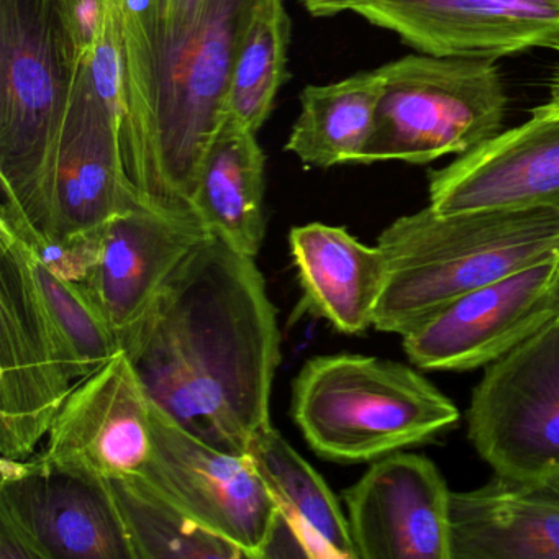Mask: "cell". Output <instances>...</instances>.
Listing matches in <instances>:
<instances>
[{
  "label": "cell",
  "mask_w": 559,
  "mask_h": 559,
  "mask_svg": "<svg viewBox=\"0 0 559 559\" xmlns=\"http://www.w3.org/2000/svg\"><path fill=\"white\" fill-rule=\"evenodd\" d=\"M312 17L353 14L425 55L509 57L559 50V0H300Z\"/></svg>",
  "instance_id": "30bf717a"
},
{
  "label": "cell",
  "mask_w": 559,
  "mask_h": 559,
  "mask_svg": "<svg viewBox=\"0 0 559 559\" xmlns=\"http://www.w3.org/2000/svg\"><path fill=\"white\" fill-rule=\"evenodd\" d=\"M438 214L559 204V119L497 133L430 175Z\"/></svg>",
  "instance_id": "e0dca14e"
},
{
  "label": "cell",
  "mask_w": 559,
  "mask_h": 559,
  "mask_svg": "<svg viewBox=\"0 0 559 559\" xmlns=\"http://www.w3.org/2000/svg\"><path fill=\"white\" fill-rule=\"evenodd\" d=\"M24 248L0 228V454L27 460L73 391Z\"/></svg>",
  "instance_id": "9c48e42d"
},
{
  "label": "cell",
  "mask_w": 559,
  "mask_h": 559,
  "mask_svg": "<svg viewBox=\"0 0 559 559\" xmlns=\"http://www.w3.org/2000/svg\"><path fill=\"white\" fill-rule=\"evenodd\" d=\"M382 91L379 68L325 86H307L286 152L310 168L361 165Z\"/></svg>",
  "instance_id": "7402d4cb"
},
{
  "label": "cell",
  "mask_w": 559,
  "mask_h": 559,
  "mask_svg": "<svg viewBox=\"0 0 559 559\" xmlns=\"http://www.w3.org/2000/svg\"><path fill=\"white\" fill-rule=\"evenodd\" d=\"M150 453L152 402L122 352L74 385L41 454L110 479L142 473Z\"/></svg>",
  "instance_id": "9a60e30c"
},
{
  "label": "cell",
  "mask_w": 559,
  "mask_h": 559,
  "mask_svg": "<svg viewBox=\"0 0 559 559\" xmlns=\"http://www.w3.org/2000/svg\"><path fill=\"white\" fill-rule=\"evenodd\" d=\"M343 499L358 559H451V490L428 457H379Z\"/></svg>",
  "instance_id": "5bb4252c"
},
{
  "label": "cell",
  "mask_w": 559,
  "mask_h": 559,
  "mask_svg": "<svg viewBox=\"0 0 559 559\" xmlns=\"http://www.w3.org/2000/svg\"><path fill=\"white\" fill-rule=\"evenodd\" d=\"M290 415L320 457L349 464L427 443L460 421L453 401L411 366L346 353L302 366Z\"/></svg>",
  "instance_id": "277c9868"
},
{
  "label": "cell",
  "mask_w": 559,
  "mask_h": 559,
  "mask_svg": "<svg viewBox=\"0 0 559 559\" xmlns=\"http://www.w3.org/2000/svg\"><path fill=\"white\" fill-rule=\"evenodd\" d=\"M209 234L198 215L146 202L104 227L99 257L81 284L119 338Z\"/></svg>",
  "instance_id": "2e32d148"
},
{
  "label": "cell",
  "mask_w": 559,
  "mask_h": 559,
  "mask_svg": "<svg viewBox=\"0 0 559 559\" xmlns=\"http://www.w3.org/2000/svg\"><path fill=\"white\" fill-rule=\"evenodd\" d=\"M109 483L136 559L247 558L234 543L186 515L142 473L110 477Z\"/></svg>",
  "instance_id": "603a6c76"
},
{
  "label": "cell",
  "mask_w": 559,
  "mask_h": 559,
  "mask_svg": "<svg viewBox=\"0 0 559 559\" xmlns=\"http://www.w3.org/2000/svg\"><path fill=\"white\" fill-rule=\"evenodd\" d=\"M248 456L307 558L358 559L348 516L335 493L273 425L251 440Z\"/></svg>",
  "instance_id": "44dd1931"
},
{
  "label": "cell",
  "mask_w": 559,
  "mask_h": 559,
  "mask_svg": "<svg viewBox=\"0 0 559 559\" xmlns=\"http://www.w3.org/2000/svg\"><path fill=\"white\" fill-rule=\"evenodd\" d=\"M258 2L209 0L198 24L178 40L123 53V159L146 204L195 214V182L224 123L231 71Z\"/></svg>",
  "instance_id": "7a4b0ae2"
},
{
  "label": "cell",
  "mask_w": 559,
  "mask_h": 559,
  "mask_svg": "<svg viewBox=\"0 0 559 559\" xmlns=\"http://www.w3.org/2000/svg\"><path fill=\"white\" fill-rule=\"evenodd\" d=\"M25 254L48 322L74 381L87 378L120 355L119 336L94 306L83 284L57 276L27 251Z\"/></svg>",
  "instance_id": "d4e9b609"
},
{
  "label": "cell",
  "mask_w": 559,
  "mask_h": 559,
  "mask_svg": "<svg viewBox=\"0 0 559 559\" xmlns=\"http://www.w3.org/2000/svg\"><path fill=\"white\" fill-rule=\"evenodd\" d=\"M467 437L499 476H559V319L486 366Z\"/></svg>",
  "instance_id": "ba28073f"
},
{
  "label": "cell",
  "mask_w": 559,
  "mask_h": 559,
  "mask_svg": "<svg viewBox=\"0 0 559 559\" xmlns=\"http://www.w3.org/2000/svg\"><path fill=\"white\" fill-rule=\"evenodd\" d=\"M379 71L384 91L361 165H428L502 129L509 99L496 60L411 55Z\"/></svg>",
  "instance_id": "5b68a950"
},
{
  "label": "cell",
  "mask_w": 559,
  "mask_h": 559,
  "mask_svg": "<svg viewBox=\"0 0 559 559\" xmlns=\"http://www.w3.org/2000/svg\"><path fill=\"white\" fill-rule=\"evenodd\" d=\"M559 51V50H558Z\"/></svg>",
  "instance_id": "f546056e"
},
{
  "label": "cell",
  "mask_w": 559,
  "mask_h": 559,
  "mask_svg": "<svg viewBox=\"0 0 559 559\" xmlns=\"http://www.w3.org/2000/svg\"><path fill=\"white\" fill-rule=\"evenodd\" d=\"M0 559H40L37 549L17 523L0 513Z\"/></svg>",
  "instance_id": "4316f807"
},
{
  "label": "cell",
  "mask_w": 559,
  "mask_h": 559,
  "mask_svg": "<svg viewBox=\"0 0 559 559\" xmlns=\"http://www.w3.org/2000/svg\"><path fill=\"white\" fill-rule=\"evenodd\" d=\"M112 0H51L58 31L71 60L86 61L99 44Z\"/></svg>",
  "instance_id": "484cf974"
},
{
  "label": "cell",
  "mask_w": 559,
  "mask_h": 559,
  "mask_svg": "<svg viewBox=\"0 0 559 559\" xmlns=\"http://www.w3.org/2000/svg\"><path fill=\"white\" fill-rule=\"evenodd\" d=\"M140 202L122 129L91 86L86 61L71 60L67 112L40 194L27 215L0 205V228L19 240L71 245L103 234Z\"/></svg>",
  "instance_id": "52a82bcc"
},
{
  "label": "cell",
  "mask_w": 559,
  "mask_h": 559,
  "mask_svg": "<svg viewBox=\"0 0 559 559\" xmlns=\"http://www.w3.org/2000/svg\"><path fill=\"white\" fill-rule=\"evenodd\" d=\"M556 319H559V316H558V317H556Z\"/></svg>",
  "instance_id": "f1b7e54d"
},
{
  "label": "cell",
  "mask_w": 559,
  "mask_h": 559,
  "mask_svg": "<svg viewBox=\"0 0 559 559\" xmlns=\"http://www.w3.org/2000/svg\"><path fill=\"white\" fill-rule=\"evenodd\" d=\"M0 513L40 559H136L109 479L44 454L0 461Z\"/></svg>",
  "instance_id": "7c38bea8"
},
{
  "label": "cell",
  "mask_w": 559,
  "mask_h": 559,
  "mask_svg": "<svg viewBox=\"0 0 559 559\" xmlns=\"http://www.w3.org/2000/svg\"><path fill=\"white\" fill-rule=\"evenodd\" d=\"M451 559H559V476L451 492Z\"/></svg>",
  "instance_id": "ac0fdd59"
},
{
  "label": "cell",
  "mask_w": 559,
  "mask_h": 559,
  "mask_svg": "<svg viewBox=\"0 0 559 559\" xmlns=\"http://www.w3.org/2000/svg\"><path fill=\"white\" fill-rule=\"evenodd\" d=\"M290 17L286 0H260L231 71L225 117L258 133L287 81Z\"/></svg>",
  "instance_id": "cb8c5ba5"
},
{
  "label": "cell",
  "mask_w": 559,
  "mask_h": 559,
  "mask_svg": "<svg viewBox=\"0 0 559 559\" xmlns=\"http://www.w3.org/2000/svg\"><path fill=\"white\" fill-rule=\"evenodd\" d=\"M388 281L374 329L404 336L448 304L559 254V204L438 214L392 222L378 240Z\"/></svg>",
  "instance_id": "3957f363"
},
{
  "label": "cell",
  "mask_w": 559,
  "mask_h": 559,
  "mask_svg": "<svg viewBox=\"0 0 559 559\" xmlns=\"http://www.w3.org/2000/svg\"><path fill=\"white\" fill-rule=\"evenodd\" d=\"M559 316V254L464 294L402 336L417 368L471 371L506 356Z\"/></svg>",
  "instance_id": "4fadbf2b"
},
{
  "label": "cell",
  "mask_w": 559,
  "mask_h": 559,
  "mask_svg": "<svg viewBox=\"0 0 559 559\" xmlns=\"http://www.w3.org/2000/svg\"><path fill=\"white\" fill-rule=\"evenodd\" d=\"M142 474L202 528L247 558H263L277 507L250 456L217 450L152 404V453Z\"/></svg>",
  "instance_id": "8fae6325"
},
{
  "label": "cell",
  "mask_w": 559,
  "mask_h": 559,
  "mask_svg": "<svg viewBox=\"0 0 559 559\" xmlns=\"http://www.w3.org/2000/svg\"><path fill=\"white\" fill-rule=\"evenodd\" d=\"M257 135L225 117L205 153L192 195V209L207 230L251 258L260 253L266 234V158Z\"/></svg>",
  "instance_id": "ffe728a7"
},
{
  "label": "cell",
  "mask_w": 559,
  "mask_h": 559,
  "mask_svg": "<svg viewBox=\"0 0 559 559\" xmlns=\"http://www.w3.org/2000/svg\"><path fill=\"white\" fill-rule=\"evenodd\" d=\"M549 100L543 106L536 107L532 112V117L538 119H559V68L556 70L555 78H552L551 91H549Z\"/></svg>",
  "instance_id": "83f0119b"
},
{
  "label": "cell",
  "mask_w": 559,
  "mask_h": 559,
  "mask_svg": "<svg viewBox=\"0 0 559 559\" xmlns=\"http://www.w3.org/2000/svg\"><path fill=\"white\" fill-rule=\"evenodd\" d=\"M71 58L51 0H0V205L27 215L57 150Z\"/></svg>",
  "instance_id": "8992f818"
},
{
  "label": "cell",
  "mask_w": 559,
  "mask_h": 559,
  "mask_svg": "<svg viewBox=\"0 0 559 559\" xmlns=\"http://www.w3.org/2000/svg\"><path fill=\"white\" fill-rule=\"evenodd\" d=\"M289 243L302 312L326 320L346 335L374 325L389 271L378 245L368 247L346 228L319 222L294 227Z\"/></svg>",
  "instance_id": "d6986e66"
},
{
  "label": "cell",
  "mask_w": 559,
  "mask_h": 559,
  "mask_svg": "<svg viewBox=\"0 0 559 559\" xmlns=\"http://www.w3.org/2000/svg\"><path fill=\"white\" fill-rule=\"evenodd\" d=\"M150 402L225 453L271 427L277 312L254 258L209 234L120 336Z\"/></svg>",
  "instance_id": "6da1fadb"
}]
</instances>
